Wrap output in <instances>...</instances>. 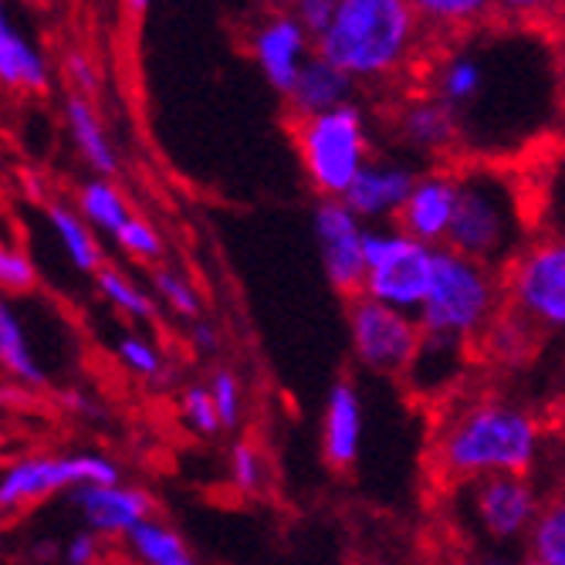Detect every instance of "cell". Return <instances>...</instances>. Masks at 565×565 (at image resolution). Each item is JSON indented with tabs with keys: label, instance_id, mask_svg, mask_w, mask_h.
Segmentation results:
<instances>
[{
	"label": "cell",
	"instance_id": "obj_27",
	"mask_svg": "<svg viewBox=\"0 0 565 565\" xmlns=\"http://www.w3.org/2000/svg\"><path fill=\"white\" fill-rule=\"evenodd\" d=\"M129 535H132V545L139 548V555H142L149 565H200V562L190 555L186 542H183L173 529H167V525H160V522H142V525H136Z\"/></svg>",
	"mask_w": 565,
	"mask_h": 565
},
{
	"label": "cell",
	"instance_id": "obj_21",
	"mask_svg": "<svg viewBox=\"0 0 565 565\" xmlns=\"http://www.w3.org/2000/svg\"><path fill=\"white\" fill-rule=\"evenodd\" d=\"M468 349L471 345H465V342L424 335L414 363H409V370H406V383L414 386V393H420V396L447 393L460 380V366H465Z\"/></svg>",
	"mask_w": 565,
	"mask_h": 565
},
{
	"label": "cell",
	"instance_id": "obj_9",
	"mask_svg": "<svg viewBox=\"0 0 565 565\" xmlns=\"http://www.w3.org/2000/svg\"><path fill=\"white\" fill-rule=\"evenodd\" d=\"M424 329L417 316L373 301L366 295L349 298V342L355 363L380 376H406L420 349Z\"/></svg>",
	"mask_w": 565,
	"mask_h": 565
},
{
	"label": "cell",
	"instance_id": "obj_26",
	"mask_svg": "<svg viewBox=\"0 0 565 565\" xmlns=\"http://www.w3.org/2000/svg\"><path fill=\"white\" fill-rule=\"evenodd\" d=\"M78 207L88 221H95L98 227H106L113 234H119L129 221H132V211L126 196L109 183V180H92L82 186L78 193Z\"/></svg>",
	"mask_w": 565,
	"mask_h": 565
},
{
	"label": "cell",
	"instance_id": "obj_34",
	"mask_svg": "<svg viewBox=\"0 0 565 565\" xmlns=\"http://www.w3.org/2000/svg\"><path fill=\"white\" fill-rule=\"evenodd\" d=\"M183 420L190 424V430L203 434V437H214L221 427V417H217V406H214V396H211V386H190L183 393Z\"/></svg>",
	"mask_w": 565,
	"mask_h": 565
},
{
	"label": "cell",
	"instance_id": "obj_35",
	"mask_svg": "<svg viewBox=\"0 0 565 565\" xmlns=\"http://www.w3.org/2000/svg\"><path fill=\"white\" fill-rule=\"evenodd\" d=\"M116 241L132 254V258H139V262H157V258H163V241H160V234L152 231L146 221H139V217H132L116 234Z\"/></svg>",
	"mask_w": 565,
	"mask_h": 565
},
{
	"label": "cell",
	"instance_id": "obj_43",
	"mask_svg": "<svg viewBox=\"0 0 565 565\" xmlns=\"http://www.w3.org/2000/svg\"><path fill=\"white\" fill-rule=\"evenodd\" d=\"M555 72H558V88H562V98H565V31L555 41Z\"/></svg>",
	"mask_w": 565,
	"mask_h": 565
},
{
	"label": "cell",
	"instance_id": "obj_8",
	"mask_svg": "<svg viewBox=\"0 0 565 565\" xmlns=\"http://www.w3.org/2000/svg\"><path fill=\"white\" fill-rule=\"evenodd\" d=\"M437 247L409 237L396 224L366 227V281L363 295L417 316L430 291Z\"/></svg>",
	"mask_w": 565,
	"mask_h": 565
},
{
	"label": "cell",
	"instance_id": "obj_36",
	"mask_svg": "<svg viewBox=\"0 0 565 565\" xmlns=\"http://www.w3.org/2000/svg\"><path fill=\"white\" fill-rule=\"evenodd\" d=\"M157 288H160V295L177 308L180 316H186V319H196V316H200V298H196V291H193L180 275H173V271H157Z\"/></svg>",
	"mask_w": 565,
	"mask_h": 565
},
{
	"label": "cell",
	"instance_id": "obj_17",
	"mask_svg": "<svg viewBox=\"0 0 565 565\" xmlns=\"http://www.w3.org/2000/svg\"><path fill=\"white\" fill-rule=\"evenodd\" d=\"M363 447V399L352 380H335L322 409V457L332 471H349Z\"/></svg>",
	"mask_w": 565,
	"mask_h": 565
},
{
	"label": "cell",
	"instance_id": "obj_23",
	"mask_svg": "<svg viewBox=\"0 0 565 565\" xmlns=\"http://www.w3.org/2000/svg\"><path fill=\"white\" fill-rule=\"evenodd\" d=\"M475 345L481 349V355L488 359V363H494L501 370H519V366H525L535 359V352L542 345V335L525 319H519L515 312L501 308L498 319L484 329V335Z\"/></svg>",
	"mask_w": 565,
	"mask_h": 565
},
{
	"label": "cell",
	"instance_id": "obj_25",
	"mask_svg": "<svg viewBox=\"0 0 565 565\" xmlns=\"http://www.w3.org/2000/svg\"><path fill=\"white\" fill-rule=\"evenodd\" d=\"M529 558L542 565H565V491L552 494L529 532Z\"/></svg>",
	"mask_w": 565,
	"mask_h": 565
},
{
	"label": "cell",
	"instance_id": "obj_29",
	"mask_svg": "<svg viewBox=\"0 0 565 565\" xmlns=\"http://www.w3.org/2000/svg\"><path fill=\"white\" fill-rule=\"evenodd\" d=\"M47 214H51V221H55L58 234L65 237V244H68V250H72L75 265L85 268V271H98L102 254H98V247H95L88 227L82 224V217L72 214L68 207H62V203H51V211H47Z\"/></svg>",
	"mask_w": 565,
	"mask_h": 565
},
{
	"label": "cell",
	"instance_id": "obj_13",
	"mask_svg": "<svg viewBox=\"0 0 565 565\" xmlns=\"http://www.w3.org/2000/svg\"><path fill=\"white\" fill-rule=\"evenodd\" d=\"M393 132H396V142L414 152V157L447 160L457 149H465V132H460L457 116L450 113L447 102H440L427 88L417 95H406L399 102Z\"/></svg>",
	"mask_w": 565,
	"mask_h": 565
},
{
	"label": "cell",
	"instance_id": "obj_47",
	"mask_svg": "<svg viewBox=\"0 0 565 565\" xmlns=\"http://www.w3.org/2000/svg\"><path fill=\"white\" fill-rule=\"evenodd\" d=\"M522 565H542V562H535V558H525Z\"/></svg>",
	"mask_w": 565,
	"mask_h": 565
},
{
	"label": "cell",
	"instance_id": "obj_12",
	"mask_svg": "<svg viewBox=\"0 0 565 565\" xmlns=\"http://www.w3.org/2000/svg\"><path fill=\"white\" fill-rule=\"evenodd\" d=\"M247 55L258 65L262 78L285 98L301 68L316 55V38L291 11H268L247 31Z\"/></svg>",
	"mask_w": 565,
	"mask_h": 565
},
{
	"label": "cell",
	"instance_id": "obj_40",
	"mask_svg": "<svg viewBox=\"0 0 565 565\" xmlns=\"http://www.w3.org/2000/svg\"><path fill=\"white\" fill-rule=\"evenodd\" d=\"M119 355L126 359V366L136 370L139 376H157L160 373V355H157V349L139 342V339H122Z\"/></svg>",
	"mask_w": 565,
	"mask_h": 565
},
{
	"label": "cell",
	"instance_id": "obj_15",
	"mask_svg": "<svg viewBox=\"0 0 565 565\" xmlns=\"http://www.w3.org/2000/svg\"><path fill=\"white\" fill-rule=\"evenodd\" d=\"M417 170L399 160H370L366 170L355 177L349 193L342 196L345 207L366 227H383L399 217L403 203L417 183Z\"/></svg>",
	"mask_w": 565,
	"mask_h": 565
},
{
	"label": "cell",
	"instance_id": "obj_5",
	"mask_svg": "<svg viewBox=\"0 0 565 565\" xmlns=\"http://www.w3.org/2000/svg\"><path fill=\"white\" fill-rule=\"evenodd\" d=\"M504 308L501 275L465 258L450 247H437L430 291L417 312L424 335L475 345Z\"/></svg>",
	"mask_w": 565,
	"mask_h": 565
},
{
	"label": "cell",
	"instance_id": "obj_37",
	"mask_svg": "<svg viewBox=\"0 0 565 565\" xmlns=\"http://www.w3.org/2000/svg\"><path fill=\"white\" fill-rule=\"evenodd\" d=\"M339 4H342V0H295L291 14L308 28V34L319 38V34L332 24V18H335Z\"/></svg>",
	"mask_w": 565,
	"mask_h": 565
},
{
	"label": "cell",
	"instance_id": "obj_38",
	"mask_svg": "<svg viewBox=\"0 0 565 565\" xmlns=\"http://www.w3.org/2000/svg\"><path fill=\"white\" fill-rule=\"evenodd\" d=\"M34 285V271L28 265L24 254L11 250L0 244V288H11V291H24Z\"/></svg>",
	"mask_w": 565,
	"mask_h": 565
},
{
	"label": "cell",
	"instance_id": "obj_4",
	"mask_svg": "<svg viewBox=\"0 0 565 565\" xmlns=\"http://www.w3.org/2000/svg\"><path fill=\"white\" fill-rule=\"evenodd\" d=\"M457 214L444 247L501 275L532 241L525 186H519L515 177L494 160L465 163L457 170Z\"/></svg>",
	"mask_w": 565,
	"mask_h": 565
},
{
	"label": "cell",
	"instance_id": "obj_24",
	"mask_svg": "<svg viewBox=\"0 0 565 565\" xmlns=\"http://www.w3.org/2000/svg\"><path fill=\"white\" fill-rule=\"evenodd\" d=\"M65 119H68V129L75 136V146L85 157V163L92 170H98L102 177H113L119 170V160H116V149L106 136V126H102L92 98L72 92L68 102H65Z\"/></svg>",
	"mask_w": 565,
	"mask_h": 565
},
{
	"label": "cell",
	"instance_id": "obj_46",
	"mask_svg": "<svg viewBox=\"0 0 565 565\" xmlns=\"http://www.w3.org/2000/svg\"><path fill=\"white\" fill-rule=\"evenodd\" d=\"M268 4H271L275 11H291V8H295V0H268Z\"/></svg>",
	"mask_w": 565,
	"mask_h": 565
},
{
	"label": "cell",
	"instance_id": "obj_39",
	"mask_svg": "<svg viewBox=\"0 0 565 565\" xmlns=\"http://www.w3.org/2000/svg\"><path fill=\"white\" fill-rule=\"evenodd\" d=\"M65 78L85 98H92L98 92V68H95V62L85 55V51H68V55H65Z\"/></svg>",
	"mask_w": 565,
	"mask_h": 565
},
{
	"label": "cell",
	"instance_id": "obj_7",
	"mask_svg": "<svg viewBox=\"0 0 565 565\" xmlns=\"http://www.w3.org/2000/svg\"><path fill=\"white\" fill-rule=\"evenodd\" d=\"M504 308L525 319L542 339L565 332V234L532 237L501 271Z\"/></svg>",
	"mask_w": 565,
	"mask_h": 565
},
{
	"label": "cell",
	"instance_id": "obj_42",
	"mask_svg": "<svg viewBox=\"0 0 565 565\" xmlns=\"http://www.w3.org/2000/svg\"><path fill=\"white\" fill-rule=\"evenodd\" d=\"M190 339H193V345H196L200 352H214V349H217V332H214L211 322H193Z\"/></svg>",
	"mask_w": 565,
	"mask_h": 565
},
{
	"label": "cell",
	"instance_id": "obj_28",
	"mask_svg": "<svg viewBox=\"0 0 565 565\" xmlns=\"http://www.w3.org/2000/svg\"><path fill=\"white\" fill-rule=\"evenodd\" d=\"M268 460H265V450L250 440H237L234 450H231V484L234 491H241L244 498H258L268 491Z\"/></svg>",
	"mask_w": 565,
	"mask_h": 565
},
{
	"label": "cell",
	"instance_id": "obj_19",
	"mask_svg": "<svg viewBox=\"0 0 565 565\" xmlns=\"http://www.w3.org/2000/svg\"><path fill=\"white\" fill-rule=\"evenodd\" d=\"M0 85L11 92H47L51 72L38 44L18 31L8 0H0Z\"/></svg>",
	"mask_w": 565,
	"mask_h": 565
},
{
	"label": "cell",
	"instance_id": "obj_22",
	"mask_svg": "<svg viewBox=\"0 0 565 565\" xmlns=\"http://www.w3.org/2000/svg\"><path fill=\"white\" fill-rule=\"evenodd\" d=\"M85 515L102 532H132L136 525L149 522L152 498L136 488H88L82 491Z\"/></svg>",
	"mask_w": 565,
	"mask_h": 565
},
{
	"label": "cell",
	"instance_id": "obj_32",
	"mask_svg": "<svg viewBox=\"0 0 565 565\" xmlns=\"http://www.w3.org/2000/svg\"><path fill=\"white\" fill-rule=\"evenodd\" d=\"M0 363H4L11 373L24 376V380H41L34 363L28 359V349H24V339L14 326V319L8 316V308L0 305Z\"/></svg>",
	"mask_w": 565,
	"mask_h": 565
},
{
	"label": "cell",
	"instance_id": "obj_6",
	"mask_svg": "<svg viewBox=\"0 0 565 565\" xmlns=\"http://www.w3.org/2000/svg\"><path fill=\"white\" fill-rule=\"evenodd\" d=\"M301 170L322 200H342L373 160V136L363 106H339L322 116L291 122Z\"/></svg>",
	"mask_w": 565,
	"mask_h": 565
},
{
	"label": "cell",
	"instance_id": "obj_10",
	"mask_svg": "<svg viewBox=\"0 0 565 565\" xmlns=\"http://www.w3.org/2000/svg\"><path fill=\"white\" fill-rule=\"evenodd\" d=\"M542 504L545 501L529 475H494L465 484V508L460 511L484 542L504 548L529 539Z\"/></svg>",
	"mask_w": 565,
	"mask_h": 565
},
{
	"label": "cell",
	"instance_id": "obj_3",
	"mask_svg": "<svg viewBox=\"0 0 565 565\" xmlns=\"http://www.w3.org/2000/svg\"><path fill=\"white\" fill-rule=\"evenodd\" d=\"M434 44L409 0H342L316 38V55L355 85H386L414 72Z\"/></svg>",
	"mask_w": 565,
	"mask_h": 565
},
{
	"label": "cell",
	"instance_id": "obj_18",
	"mask_svg": "<svg viewBox=\"0 0 565 565\" xmlns=\"http://www.w3.org/2000/svg\"><path fill=\"white\" fill-rule=\"evenodd\" d=\"M355 82L339 72L332 62L312 55L295 82V88L285 95V106L291 113V119H308V116H322V113H332L339 106H349L355 102Z\"/></svg>",
	"mask_w": 565,
	"mask_h": 565
},
{
	"label": "cell",
	"instance_id": "obj_41",
	"mask_svg": "<svg viewBox=\"0 0 565 565\" xmlns=\"http://www.w3.org/2000/svg\"><path fill=\"white\" fill-rule=\"evenodd\" d=\"M545 193H548V207H545L548 217H545V224H548V231H562L565 234V160L548 177Z\"/></svg>",
	"mask_w": 565,
	"mask_h": 565
},
{
	"label": "cell",
	"instance_id": "obj_11",
	"mask_svg": "<svg viewBox=\"0 0 565 565\" xmlns=\"http://www.w3.org/2000/svg\"><path fill=\"white\" fill-rule=\"evenodd\" d=\"M312 231L319 241V254H322V268H326L329 285L345 298L363 295L366 224L345 207V200H319L312 211Z\"/></svg>",
	"mask_w": 565,
	"mask_h": 565
},
{
	"label": "cell",
	"instance_id": "obj_2",
	"mask_svg": "<svg viewBox=\"0 0 565 565\" xmlns=\"http://www.w3.org/2000/svg\"><path fill=\"white\" fill-rule=\"evenodd\" d=\"M542 424L529 406L481 396L454 409L434 444V468L450 484L494 475H529L542 450Z\"/></svg>",
	"mask_w": 565,
	"mask_h": 565
},
{
	"label": "cell",
	"instance_id": "obj_1",
	"mask_svg": "<svg viewBox=\"0 0 565 565\" xmlns=\"http://www.w3.org/2000/svg\"><path fill=\"white\" fill-rule=\"evenodd\" d=\"M424 88L450 106L465 146L498 149L501 136L511 142V132L532 136L539 129V92L562 95L555 44H535L525 28L508 38L475 31L447 41L427 62Z\"/></svg>",
	"mask_w": 565,
	"mask_h": 565
},
{
	"label": "cell",
	"instance_id": "obj_14",
	"mask_svg": "<svg viewBox=\"0 0 565 565\" xmlns=\"http://www.w3.org/2000/svg\"><path fill=\"white\" fill-rule=\"evenodd\" d=\"M457 193H460L457 170L437 167L420 173L396 217V227L430 247H444L457 214Z\"/></svg>",
	"mask_w": 565,
	"mask_h": 565
},
{
	"label": "cell",
	"instance_id": "obj_33",
	"mask_svg": "<svg viewBox=\"0 0 565 565\" xmlns=\"http://www.w3.org/2000/svg\"><path fill=\"white\" fill-rule=\"evenodd\" d=\"M211 396H214V406H217L221 427H224V430H234V427L241 424V414H244L241 380H237L231 370H217L214 380H211Z\"/></svg>",
	"mask_w": 565,
	"mask_h": 565
},
{
	"label": "cell",
	"instance_id": "obj_44",
	"mask_svg": "<svg viewBox=\"0 0 565 565\" xmlns=\"http://www.w3.org/2000/svg\"><path fill=\"white\" fill-rule=\"evenodd\" d=\"M122 4H126V11H129V14H136V18H139V14H146V11H149L152 0H122Z\"/></svg>",
	"mask_w": 565,
	"mask_h": 565
},
{
	"label": "cell",
	"instance_id": "obj_45",
	"mask_svg": "<svg viewBox=\"0 0 565 565\" xmlns=\"http://www.w3.org/2000/svg\"><path fill=\"white\" fill-rule=\"evenodd\" d=\"M555 434H558V440L565 444V399L558 403V417H555Z\"/></svg>",
	"mask_w": 565,
	"mask_h": 565
},
{
	"label": "cell",
	"instance_id": "obj_30",
	"mask_svg": "<svg viewBox=\"0 0 565 565\" xmlns=\"http://www.w3.org/2000/svg\"><path fill=\"white\" fill-rule=\"evenodd\" d=\"M565 11V0H494V18L515 24V28H535L558 21Z\"/></svg>",
	"mask_w": 565,
	"mask_h": 565
},
{
	"label": "cell",
	"instance_id": "obj_31",
	"mask_svg": "<svg viewBox=\"0 0 565 565\" xmlns=\"http://www.w3.org/2000/svg\"><path fill=\"white\" fill-rule=\"evenodd\" d=\"M98 288L109 295V301H116L122 312H129V316H136V319H152L157 316V308H152V301L139 291V288H132L119 271H113V268H102L98 271Z\"/></svg>",
	"mask_w": 565,
	"mask_h": 565
},
{
	"label": "cell",
	"instance_id": "obj_16",
	"mask_svg": "<svg viewBox=\"0 0 565 565\" xmlns=\"http://www.w3.org/2000/svg\"><path fill=\"white\" fill-rule=\"evenodd\" d=\"M92 481L98 488H113L119 484V471L109 460L98 457H72V460H34V465L18 468L4 488H0V508H14L24 501H34L47 491H58L65 484Z\"/></svg>",
	"mask_w": 565,
	"mask_h": 565
},
{
	"label": "cell",
	"instance_id": "obj_20",
	"mask_svg": "<svg viewBox=\"0 0 565 565\" xmlns=\"http://www.w3.org/2000/svg\"><path fill=\"white\" fill-rule=\"evenodd\" d=\"M430 41H457L484 31L494 18V0H409Z\"/></svg>",
	"mask_w": 565,
	"mask_h": 565
}]
</instances>
